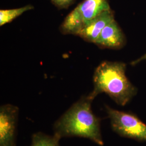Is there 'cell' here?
Segmentation results:
<instances>
[{
    "label": "cell",
    "instance_id": "cell-1",
    "mask_svg": "<svg viewBox=\"0 0 146 146\" xmlns=\"http://www.w3.org/2000/svg\"><path fill=\"white\" fill-rule=\"evenodd\" d=\"M93 100L88 95L75 102L54 123V134L61 139L82 137L100 146H104L101 119L94 114L92 110Z\"/></svg>",
    "mask_w": 146,
    "mask_h": 146
},
{
    "label": "cell",
    "instance_id": "cell-2",
    "mask_svg": "<svg viewBox=\"0 0 146 146\" xmlns=\"http://www.w3.org/2000/svg\"><path fill=\"white\" fill-rule=\"evenodd\" d=\"M125 69V63L102 62L95 70L94 88L89 96L94 100L99 94L105 93L119 105L127 104L137 94V89L127 78Z\"/></svg>",
    "mask_w": 146,
    "mask_h": 146
},
{
    "label": "cell",
    "instance_id": "cell-3",
    "mask_svg": "<svg viewBox=\"0 0 146 146\" xmlns=\"http://www.w3.org/2000/svg\"><path fill=\"white\" fill-rule=\"evenodd\" d=\"M110 9L108 0H84L66 16L60 27V31L63 34L77 36L89 21Z\"/></svg>",
    "mask_w": 146,
    "mask_h": 146
},
{
    "label": "cell",
    "instance_id": "cell-4",
    "mask_svg": "<svg viewBox=\"0 0 146 146\" xmlns=\"http://www.w3.org/2000/svg\"><path fill=\"white\" fill-rule=\"evenodd\" d=\"M112 129L118 135L137 141L146 142V125L135 114L106 106Z\"/></svg>",
    "mask_w": 146,
    "mask_h": 146
},
{
    "label": "cell",
    "instance_id": "cell-5",
    "mask_svg": "<svg viewBox=\"0 0 146 146\" xmlns=\"http://www.w3.org/2000/svg\"><path fill=\"white\" fill-rule=\"evenodd\" d=\"M19 109L4 104L0 107V146H16Z\"/></svg>",
    "mask_w": 146,
    "mask_h": 146
},
{
    "label": "cell",
    "instance_id": "cell-6",
    "mask_svg": "<svg viewBox=\"0 0 146 146\" xmlns=\"http://www.w3.org/2000/svg\"><path fill=\"white\" fill-rule=\"evenodd\" d=\"M125 43V35L114 20L104 27L94 44L101 48L120 49Z\"/></svg>",
    "mask_w": 146,
    "mask_h": 146
},
{
    "label": "cell",
    "instance_id": "cell-7",
    "mask_svg": "<svg viewBox=\"0 0 146 146\" xmlns=\"http://www.w3.org/2000/svg\"><path fill=\"white\" fill-rule=\"evenodd\" d=\"M114 20L113 11L111 9L104 11L89 21L77 36L87 42L95 43L104 27Z\"/></svg>",
    "mask_w": 146,
    "mask_h": 146
},
{
    "label": "cell",
    "instance_id": "cell-8",
    "mask_svg": "<svg viewBox=\"0 0 146 146\" xmlns=\"http://www.w3.org/2000/svg\"><path fill=\"white\" fill-rule=\"evenodd\" d=\"M60 139L61 138L55 134L51 136L38 132L32 136L31 146H60Z\"/></svg>",
    "mask_w": 146,
    "mask_h": 146
},
{
    "label": "cell",
    "instance_id": "cell-9",
    "mask_svg": "<svg viewBox=\"0 0 146 146\" xmlns=\"http://www.w3.org/2000/svg\"><path fill=\"white\" fill-rule=\"evenodd\" d=\"M33 9V5H27L19 8L0 10V26L11 22L23 13Z\"/></svg>",
    "mask_w": 146,
    "mask_h": 146
},
{
    "label": "cell",
    "instance_id": "cell-10",
    "mask_svg": "<svg viewBox=\"0 0 146 146\" xmlns=\"http://www.w3.org/2000/svg\"><path fill=\"white\" fill-rule=\"evenodd\" d=\"M75 0H50L52 4L59 9H67Z\"/></svg>",
    "mask_w": 146,
    "mask_h": 146
},
{
    "label": "cell",
    "instance_id": "cell-11",
    "mask_svg": "<svg viewBox=\"0 0 146 146\" xmlns=\"http://www.w3.org/2000/svg\"><path fill=\"white\" fill-rule=\"evenodd\" d=\"M143 61H146V53L144 55H143L140 58H138L135 60L134 61H132L131 63V66H135Z\"/></svg>",
    "mask_w": 146,
    "mask_h": 146
}]
</instances>
